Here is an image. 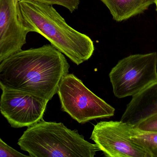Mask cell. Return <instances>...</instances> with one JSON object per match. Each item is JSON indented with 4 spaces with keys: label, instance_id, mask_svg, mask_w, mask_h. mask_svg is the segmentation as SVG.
<instances>
[{
    "label": "cell",
    "instance_id": "cell-3",
    "mask_svg": "<svg viewBox=\"0 0 157 157\" xmlns=\"http://www.w3.org/2000/svg\"><path fill=\"white\" fill-rule=\"evenodd\" d=\"M17 144L30 157H93L100 151L77 131L43 119L28 127Z\"/></svg>",
    "mask_w": 157,
    "mask_h": 157
},
{
    "label": "cell",
    "instance_id": "cell-6",
    "mask_svg": "<svg viewBox=\"0 0 157 157\" xmlns=\"http://www.w3.org/2000/svg\"><path fill=\"white\" fill-rule=\"evenodd\" d=\"M132 125L121 121H101L94 126L90 136L105 157H151L130 136Z\"/></svg>",
    "mask_w": 157,
    "mask_h": 157
},
{
    "label": "cell",
    "instance_id": "cell-4",
    "mask_svg": "<svg viewBox=\"0 0 157 157\" xmlns=\"http://www.w3.org/2000/svg\"><path fill=\"white\" fill-rule=\"evenodd\" d=\"M57 94L62 110L81 124L114 115V108L92 93L73 74L62 78Z\"/></svg>",
    "mask_w": 157,
    "mask_h": 157
},
{
    "label": "cell",
    "instance_id": "cell-9",
    "mask_svg": "<svg viewBox=\"0 0 157 157\" xmlns=\"http://www.w3.org/2000/svg\"><path fill=\"white\" fill-rule=\"evenodd\" d=\"M132 97L121 121L136 126L157 113V80Z\"/></svg>",
    "mask_w": 157,
    "mask_h": 157
},
{
    "label": "cell",
    "instance_id": "cell-11",
    "mask_svg": "<svg viewBox=\"0 0 157 157\" xmlns=\"http://www.w3.org/2000/svg\"><path fill=\"white\" fill-rule=\"evenodd\" d=\"M130 136L136 143L144 148L151 157H157V132L142 131L132 125Z\"/></svg>",
    "mask_w": 157,
    "mask_h": 157
},
{
    "label": "cell",
    "instance_id": "cell-1",
    "mask_svg": "<svg viewBox=\"0 0 157 157\" xmlns=\"http://www.w3.org/2000/svg\"><path fill=\"white\" fill-rule=\"evenodd\" d=\"M70 67L63 53L52 45L21 50L0 63V88L27 92L49 101Z\"/></svg>",
    "mask_w": 157,
    "mask_h": 157
},
{
    "label": "cell",
    "instance_id": "cell-15",
    "mask_svg": "<svg viewBox=\"0 0 157 157\" xmlns=\"http://www.w3.org/2000/svg\"><path fill=\"white\" fill-rule=\"evenodd\" d=\"M155 4L156 5V11L157 12V0H155Z\"/></svg>",
    "mask_w": 157,
    "mask_h": 157
},
{
    "label": "cell",
    "instance_id": "cell-8",
    "mask_svg": "<svg viewBox=\"0 0 157 157\" xmlns=\"http://www.w3.org/2000/svg\"><path fill=\"white\" fill-rule=\"evenodd\" d=\"M18 0H0V63L22 50L28 33Z\"/></svg>",
    "mask_w": 157,
    "mask_h": 157
},
{
    "label": "cell",
    "instance_id": "cell-5",
    "mask_svg": "<svg viewBox=\"0 0 157 157\" xmlns=\"http://www.w3.org/2000/svg\"><path fill=\"white\" fill-rule=\"evenodd\" d=\"M109 76L115 97L132 96L157 80V53L125 57L112 69Z\"/></svg>",
    "mask_w": 157,
    "mask_h": 157
},
{
    "label": "cell",
    "instance_id": "cell-12",
    "mask_svg": "<svg viewBox=\"0 0 157 157\" xmlns=\"http://www.w3.org/2000/svg\"><path fill=\"white\" fill-rule=\"evenodd\" d=\"M39 2L49 5H58L64 6L72 13L77 10L78 7L80 0H30Z\"/></svg>",
    "mask_w": 157,
    "mask_h": 157
},
{
    "label": "cell",
    "instance_id": "cell-16",
    "mask_svg": "<svg viewBox=\"0 0 157 157\" xmlns=\"http://www.w3.org/2000/svg\"><path fill=\"white\" fill-rule=\"evenodd\" d=\"M18 1H20V0H18Z\"/></svg>",
    "mask_w": 157,
    "mask_h": 157
},
{
    "label": "cell",
    "instance_id": "cell-10",
    "mask_svg": "<svg viewBox=\"0 0 157 157\" xmlns=\"http://www.w3.org/2000/svg\"><path fill=\"white\" fill-rule=\"evenodd\" d=\"M109 9L113 20L122 22L140 14L155 4V0H100Z\"/></svg>",
    "mask_w": 157,
    "mask_h": 157
},
{
    "label": "cell",
    "instance_id": "cell-14",
    "mask_svg": "<svg viewBox=\"0 0 157 157\" xmlns=\"http://www.w3.org/2000/svg\"><path fill=\"white\" fill-rule=\"evenodd\" d=\"M12 148L0 138V157H27Z\"/></svg>",
    "mask_w": 157,
    "mask_h": 157
},
{
    "label": "cell",
    "instance_id": "cell-2",
    "mask_svg": "<svg viewBox=\"0 0 157 157\" xmlns=\"http://www.w3.org/2000/svg\"><path fill=\"white\" fill-rule=\"evenodd\" d=\"M23 21L30 32L39 33L73 62L79 65L94 53V43L86 34L75 30L52 5L30 0L18 1Z\"/></svg>",
    "mask_w": 157,
    "mask_h": 157
},
{
    "label": "cell",
    "instance_id": "cell-13",
    "mask_svg": "<svg viewBox=\"0 0 157 157\" xmlns=\"http://www.w3.org/2000/svg\"><path fill=\"white\" fill-rule=\"evenodd\" d=\"M134 127L142 131L157 132V113Z\"/></svg>",
    "mask_w": 157,
    "mask_h": 157
},
{
    "label": "cell",
    "instance_id": "cell-7",
    "mask_svg": "<svg viewBox=\"0 0 157 157\" xmlns=\"http://www.w3.org/2000/svg\"><path fill=\"white\" fill-rule=\"evenodd\" d=\"M2 90L0 111L12 127H28L43 119L48 100L23 91Z\"/></svg>",
    "mask_w": 157,
    "mask_h": 157
}]
</instances>
